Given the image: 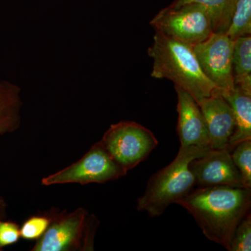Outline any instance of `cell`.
<instances>
[{"label":"cell","instance_id":"obj_1","mask_svg":"<svg viewBox=\"0 0 251 251\" xmlns=\"http://www.w3.org/2000/svg\"><path fill=\"white\" fill-rule=\"evenodd\" d=\"M176 204L193 216L208 239L229 251L238 225L250 212L251 188L224 185L199 187Z\"/></svg>","mask_w":251,"mask_h":251},{"label":"cell","instance_id":"obj_2","mask_svg":"<svg viewBox=\"0 0 251 251\" xmlns=\"http://www.w3.org/2000/svg\"><path fill=\"white\" fill-rule=\"evenodd\" d=\"M148 53L153 60L151 77L173 81L197 103L221 91L204 75L192 46L156 31Z\"/></svg>","mask_w":251,"mask_h":251},{"label":"cell","instance_id":"obj_3","mask_svg":"<svg viewBox=\"0 0 251 251\" xmlns=\"http://www.w3.org/2000/svg\"><path fill=\"white\" fill-rule=\"evenodd\" d=\"M210 148L180 147L174 161L151 176L145 193L138 198L137 209L151 217L161 216L173 203L187 196L196 185L189 164L195 158L207 152Z\"/></svg>","mask_w":251,"mask_h":251},{"label":"cell","instance_id":"obj_4","mask_svg":"<svg viewBox=\"0 0 251 251\" xmlns=\"http://www.w3.org/2000/svg\"><path fill=\"white\" fill-rule=\"evenodd\" d=\"M50 216L49 227L31 251H94L99 224L97 216L82 207L72 212L51 213Z\"/></svg>","mask_w":251,"mask_h":251},{"label":"cell","instance_id":"obj_5","mask_svg":"<svg viewBox=\"0 0 251 251\" xmlns=\"http://www.w3.org/2000/svg\"><path fill=\"white\" fill-rule=\"evenodd\" d=\"M150 25L155 30L192 47L214 33L209 11L198 3L167 6L155 16Z\"/></svg>","mask_w":251,"mask_h":251},{"label":"cell","instance_id":"obj_6","mask_svg":"<svg viewBox=\"0 0 251 251\" xmlns=\"http://www.w3.org/2000/svg\"><path fill=\"white\" fill-rule=\"evenodd\" d=\"M100 143L112 159L127 172L145 161L158 144L151 130L132 121L110 126Z\"/></svg>","mask_w":251,"mask_h":251},{"label":"cell","instance_id":"obj_7","mask_svg":"<svg viewBox=\"0 0 251 251\" xmlns=\"http://www.w3.org/2000/svg\"><path fill=\"white\" fill-rule=\"evenodd\" d=\"M127 171L112 159L100 141L92 145L80 160L67 168L45 176L41 184H104L125 176Z\"/></svg>","mask_w":251,"mask_h":251},{"label":"cell","instance_id":"obj_8","mask_svg":"<svg viewBox=\"0 0 251 251\" xmlns=\"http://www.w3.org/2000/svg\"><path fill=\"white\" fill-rule=\"evenodd\" d=\"M234 42L224 32H214L206 40L193 46L204 75L221 92L235 87L232 73Z\"/></svg>","mask_w":251,"mask_h":251},{"label":"cell","instance_id":"obj_9","mask_svg":"<svg viewBox=\"0 0 251 251\" xmlns=\"http://www.w3.org/2000/svg\"><path fill=\"white\" fill-rule=\"evenodd\" d=\"M189 168L194 175L196 185L200 187L224 185L244 188L240 173L227 149H210L203 156L193 160Z\"/></svg>","mask_w":251,"mask_h":251},{"label":"cell","instance_id":"obj_10","mask_svg":"<svg viewBox=\"0 0 251 251\" xmlns=\"http://www.w3.org/2000/svg\"><path fill=\"white\" fill-rule=\"evenodd\" d=\"M175 88L177 94V133L181 148H210L205 120L198 103L181 87L175 85Z\"/></svg>","mask_w":251,"mask_h":251},{"label":"cell","instance_id":"obj_11","mask_svg":"<svg viewBox=\"0 0 251 251\" xmlns=\"http://www.w3.org/2000/svg\"><path fill=\"white\" fill-rule=\"evenodd\" d=\"M220 92L198 103L205 120L211 150L227 148L235 129L233 110Z\"/></svg>","mask_w":251,"mask_h":251},{"label":"cell","instance_id":"obj_12","mask_svg":"<svg viewBox=\"0 0 251 251\" xmlns=\"http://www.w3.org/2000/svg\"><path fill=\"white\" fill-rule=\"evenodd\" d=\"M220 94L230 105L235 119V129L226 148L231 152L238 144L251 140V96L236 86L234 90Z\"/></svg>","mask_w":251,"mask_h":251},{"label":"cell","instance_id":"obj_13","mask_svg":"<svg viewBox=\"0 0 251 251\" xmlns=\"http://www.w3.org/2000/svg\"><path fill=\"white\" fill-rule=\"evenodd\" d=\"M23 104L19 86L0 79V135L20 128Z\"/></svg>","mask_w":251,"mask_h":251},{"label":"cell","instance_id":"obj_14","mask_svg":"<svg viewBox=\"0 0 251 251\" xmlns=\"http://www.w3.org/2000/svg\"><path fill=\"white\" fill-rule=\"evenodd\" d=\"M234 85L251 96V36H242L234 42L232 57Z\"/></svg>","mask_w":251,"mask_h":251},{"label":"cell","instance_id":"obj_15","mask_svg":"<svg viewBox=\"0 0 251 251\" xmlns=\"http://www.w3.org/2000/svg\"><path fill=\"white\" fill-rule=\"evenodd\" d=\"M238 0H175L170 6L198 3L205 6L211 15L214 32L226 33L230 24Z\"/></svg>","mask_w":251,"mask_h":251},{"label":"cell","instance_id":"obj_16","mask_svg":"<svg viewBox=\"0 0 251 251\" xmlns=\"http://www.w3.org/2000/svg\"><path fill=\"white\" fill-rule=\"evenodd\" d=\"M226 34L234 41L251 35V0H238Z\"/></svg>","mask_w":251,"mask_h":251},{"label":"cell","instance_id":"obj_17","mask_svg":"<svg viewBox=\"0 0 251 251\" xmlns=\"http://www.w3.org/2000/svg\"><path fill=\"white\" fill-rule=\"evenodd\" d=\"M230 153L240 173L243 186L251 188V140L238 144Z\"/></svg>","mask_w":251,"mask_h":251},{"label":"cell","instance_id":"obj_18","mask_svg":"<svg viewBox=\"0 0 251 251\" xmlns=\"http://www.w3.org/2000/svg\"><path fill=\"white\" fill-rule=\"evenodd\" d=\"M50 221V214L31 216L20 227L21 237L26 240H37L45 233Z\"/></svg>","mask_w":251,"mask_h":251},{"label":"cell","instance_id":"obj_19","mask_svg":"<svg viewBox=\"0 0 251 251\" xmlns=\"http://www.w3.org/2000/svg\"><path fill=\"white\" fill-rule=\"evenodd\" d=\"M251 215L249 212L238 225L231 241L229 251H251Z\"/></svg>","mask_w":251,"mask_h":251},{"label":"cell","instance_id":"obj_20","mask_svg":"<svg viewBox=\"0 0 251 251\" xmlns=\"http://www.w3.org/2000/svg\"><path fill=\"white\" fill-rule=\"evenodd\" d=\"M20 226L12 221L0 220V251L17 243L21 239Z\"/></svg>","mask_w":251,"mask_h":251},{"label":"cell","instance_id":"obj_21","mask_svg":"<svg viewBox=\"0 0 251 251\" xmlns=\"http://www.w3.org/2000/svg\"><path fill=\"white\" fill-rule=\"evenodd\" d=\"M6 202L0 198V220H4L6 217Z\"/></svg>","mask_w":251,"mask_h":251}]
</instances>
